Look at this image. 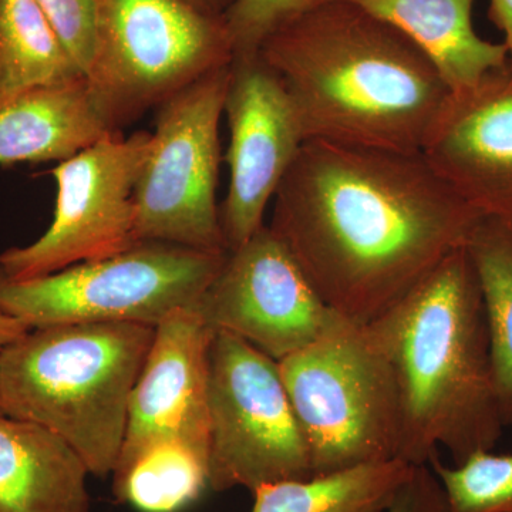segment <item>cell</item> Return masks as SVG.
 I'll return each instance as SVG.
<instances>
[{
	"mask_svg": "<svg viewBox=\"0 0 512 512\" xmlns=\"http://www.w3.org/2000/svg\"><path fill=\"white\" fill-rule=\"evenodd\" d=\"M402 32L437 67L451 93L471 89L510 66L504 43L473 26L474 0H349Z\"/></svg>",
	"mask_w": 512,
	"mask_h": 512,
	"instance_id": "obj_17",
	"label": "cell"
},
{
	"mask_svg": "<svg viewBox=\"0 0 512 512\" xmlns=\"http://www.w3.org/2000/svg\"><path fill=\"white\" fill-rule=\"evenodd\" d=\"M82 77L35 0H0V106L37 87Z\"/></svg>",
	"mask_w": 512,
	"mask_h": 512,
	"instance_id": "obj_19",
	"label": "cell"
},
{
	"mask_svg": "<svg viewBox=\"0 0 512 512\" xmlns=\"http://www.w3.org/2000/svg\"><path fill=\"white\" fill-rule=\"evenodd\" d=\"M195 8L202 10V12L210 13V15L222 16L235 0H187Z\"/></svg>",
	"mask_w": 512,
	"mask_h": 512,
	"instance_id": "obj_28",
	"label": "cell"
},
{
	"mask_svg": "<svg viewBox=\"0 0 512 512\" xmlns=\"http://www.w3.org/2000/svg\"><path fill=\"white\" fill-rule=\"evenodd\" d=\"M389 512H451L443 485L429 464L413 467Z\"/></svg>",
	"mask_w": 512,
	"mask_h": 512,
	"instance_id": "obj_25",
	"label": "cell"
},
{
	"mask_svg": "<svg viewBox=\"0 0 512 512\" xmlns=\"http://www.w3.org/2000/svg\"><path fill=\"white\" fill-rule=\"evenodd\" d=\"M29 329V326L23 323L22 320L0 309V356L10 343L25 335Z\"/></svg>",
	"mask_w": 512,
	"mask_h": 512,
	"instance_id": "obj_27",
	"label": "cell"
},
{
	"mask_svg": "<svg viewBox=\"0 0 512 512\" xmlns=\"http://www.w3.org/2000/svg\"><path fill=\"white\" fill-rule=\"evenodd\" d=\"M488 18L503 33V43L510 52L512 66V0H490Z\"/></svg>",
	"mask_w": 512,
	"mask_h": 512,
	"instance_id": "obj_26",
	"label": "cell"
},
{
	"mask_svg": "<svg viewBox=\"0 0 512 512\" xmlns=\"http://www.w3.org/2000/svg\"><path fill=\"white\" fill-rule=\"evenodd\" d=\"M229 64L157 107L150 154L134 190L137 242L227 252L217 188Z\"/></svg>",
	"mask_w": 512,
	"mask_h": 512,
	"instance_id": "obj_8",
	"label": "cell"
},
{
	"mask_svg": "<svg viewBox=\"0 0 512 512\" xmlns=\"http://www.w3.org/2000/svg\"><path fill=\"white\" fill-rule=\"evenodd\" d=\"M278 365L313 476L399 458L396 375L369 325L335 313L315 342Z\"/></svg>",
	"mask_w": 512,
	"mask_h": 512,
	"instance_id": "obj_5",
	"label": "cell"
},
{
	"mask_svg": "<svg viewBox=\"0 0 512 512\" xmlns=\"http://www.w3.org/2000/svg\"><path fill=\"white\" fill-rule=\"evenodd\" d=\"M109 133L86 77L37 87L0 106V165L62 163Z\"/></svg>",
	"mask_w": 512,
	"mask_h": 512,
	"instance_id": "obj_16",
	"label": "cell"
},
{
	"mask_svg": "<svg viewBox=\"0 0 512 512\" xmlns=\"http://www.w3.org/2000/svg\"><path fill=\"white\" fill-rule=\"evenodd\" d=\"M194 309L214 332L238 336L276 362L315 342L336 313L268 225L228 252Z\"/></svg>",
	"mask_w": 512,
	"mask_h": 512,
	"instance_id": "obj_11",
	"label": "cell"
},
{
	"mask_svg": "<svg viewBox=\"0 0 512 512\" xmlns=\"http://www.w3.org/2000/svg\"><path fill=\"white\" fill-rule=\"evenodd\" d=\"M326 0H235L222 15L235 55L258 52L275 30Z\"/></svg>",
	"mask_w": 512,
	"mask_h": 512,
	"instance_id": "obj_23",
	"label": "cell"
},
{
	"mask_svg": "<svg viewBox=\"0 0 512 512\" xmlns=\"http://www.w3.org/2000/svg\"><path fill=\"white\" fill-rule=\"evenodd\" d=\"M93 2L96 42L84 77L110 131H123L234 59L224 18L187 0Z\"/></svg>",
	"mask_w": 512,
	"mask_h": 512,
	"instance_id": "obj_6",
	"label": "cell"
},
{
	"mask_svg": "<svg viewBox=\"0 0 512 512\" xmlns=\"http://www.w3.org/2000/svg\"><path fill=\"white\" fill-rule=\"evenodd\" d=\"M369 326L396 375L400 460L424 466L444 447L458 466L493 450L505 424L467 245Z\"/></svg>",
	"mask_w": 512,
	"mask_h": 512,
	"instance_id": "obj_3",
	"label": "cell"
},
{
	"mask_svg": "<svg viewBox=\"0 0 512 512\" xmlns=\"http://www.w3.org/2000/svg\"><path fill=\"white\" fill-rule=\"evenodd\" d=\"M259 53L285 84L305 141L421 153L451 93L412 40L349 0L285 23Z\"/></svg>",
	"mask_w": 512,
	"mask_h": 512,
	"instance_id": "obj_2",
	"label": "cell"
},
{
	"mask_svg": "<svg viewBox=\"0 0 512 512\" xmlns=\"http://www.w3.org/2000/svg\"><path fill=\"white\" fill-rule=\"evenodd\" d=\"M224 114L229 185L220 221L225 248L231 252L264 227L266 208L305 137L285 84L259 50L235 55L229 64Z\"/></svg>",
	"mask_w": 512,
	"mask_h": 512,
	"instance_id": "obj_12",
	"label": "cell"
},
{
	"mask_svg": "<svg viewBox=\"0 0 512 512\" xmlns=\"http://www.w3.org/2000/svg\"><path fill=\"white\" fill-rule=\"evenodd\" d=\"M421 154L485 220L512 228V66L450 93Z\"/></svg>",
	"mask_w": 512,
	"mask_h": 512,
	"instance_id": "obj_14",
	"label": "cell"
},
{
	"mask_svg": "<svg viewBox=\"0 0 512 512\" xmlns=\"http://www.w3.org/2000/svg\"><path fill=\"white\" fill-rule=\"evenodd\" d=\"M111 476L119 503L140 512H180L210 488V461L184 444L164 441Z\"/></svg>",
	"mask_w": 512,
	"mask_h": 512,
	"instance_id": "obj_21",
	"label": "cell"
},
{
	"mask_svg": "<svg viewBox=\"0 0 512 512\" xmlns=\"http://www.w3.org/2000/svg\"><path fill=\"white\" fill-rule=\"evenodd\" d=\"M210 488L313 477L311 451L276 360L227 332L208 350Z\"/></svg>",
	"mask_w": 512,
	"mask_h": 512,
	"instance_id": "obj_9",
	"label": "cell"
},
{
	"mask_svg": "<svg viewBox=\"0 0 512 512\" xmlns=\"http://www.w3.org/2000/svg\"><path fill=\"white\" fill-rule=\"evenodd\" d=\"M153 136L106 134L52 170L56 208L49 229L28 247L0 254V275L28 281L82 262L99 261L137 245L134 190Z\"/></svg>",
	"mask_w": 512,
	"mask_h": 512,
	"instance_id": "obj_10",
	"label": "cell"
},
{
	"mask_svg": "<svg viewBox=\"0 0 512 512\" xmlns=\"http://www.w3.org/2000/svg\"><path fill=\"white\" fill-rule=\"evenodd\" d=\"M481 220L421 153L311 140L268 227L333 312L369 325L466 247Z\"/></svg>",
	"mask_w": 512,
	"mask_h": 512,
	"instance_id": "obj_1",
	"label": "cell"
},
{
	"mask_svg": "<svg viewBox=\"0 0 512 512\" xmlns=\"http://www.w3.org/2000/svg\"><path fill=\"white\" fill-rule=\"evenodd\" d=\"M86 76L93 60L96 26L93 0H35Z\"/></svg>",
	"mask_w": 512,
	"mask_h": 512,
	"instance_id": "obj_24",
	"label": "cell"
},
{
	"mask_svg": "<svg viewBox=\"0 0 512 512\" xmlns=\"http://www.w3.org/2000/svg\"><path fill=\"white\" fill-rule=\"evenodd\" d=\"M467 251L483 296L495 390L507 427L512 424V228L483 218Z\"/></svg>",
	"mask_w": 512,
	"mask_h": 512,
	"instance_id": "obj_20",
	"label": "cell"
},
{
	"mask_svg": "<svg viewBox=\"0 0 512 512\" xmlns=\"http://www.w3.org/2000/svg\"><path fill=\"white\" fill-rule=\"evenodd\" d=\"M429 466L443 485L451 512H512V454L481 451L448 467L437 453Z\"/></svg>",
	"mask_w": 512,
	"mask_h": 512,
	"instance_id": "obj_22",
	"label": "cell"
},
{
	"mask_svg": "<svg viewBox=\"0 0 512 512\" xmlns=\"http://www.w3.org/2000/svg\"><path fill=\"white\" fill-rule=\"evenodd\" d=\"M393 458L305 478L261 485L251 512H389L413 471Z\"/></svg>",
	"mask_w": 512,
	"mask_h": 512,
	"instance_id": "obj_18",
	"label": "cell"
},
{
	"mask_svg": "<svg viewBox=\"0 0 512 512\" xmlns=\"http://www.w3.org/2000/svg\"><path fill=\"white\" fill-rule=\"evenodd\" d=\"M89 476L55 433L0 413V512H93Z\"/></svg>",
	"mask_w": 512,
	"mask_h": 512,
	"instance_id": "obj_15",
	"label": "cell"
},
{
	"mask_svg": "<svg viewBox=\"0 0 512 512\" xmlns=\"http://www.w3.org/2000/svg\"><path fill=\"white\" fill-rule=\"evenodd\" d=\"M214 333L194 308L178 309L158 323L131 393L114 471L164 441L184 444L210 461L208 350Z\"/></svg>",
	"mask_w": 512,
	"mask_h": 512,
	"instance_id": "obj_13",
	"label": "cell"
},
{
	"mask_svg": "<svg viewBox=\"0 0 512 512\" xmlns=\"http://www.w3.org/2000/svg\"><path fill=\"white\" fill-rule=\"evenodd\" d=\"M154 335L119 322L29 329L0 356V413L45 427L92 476H111Z\"/></svg>",
	"mask_w": 512,
	"mask_h": 512,
	"instance_id": "obj_4",
	"label": "cell"
},
{
	"mask_svg": "<svg viewBox=\"0 0 512 512\" xmlns=\"http://www.w3.org/2000/svg\"><path fill=\"white\" fill-rule=\"evenodd\" d=\"M227 254L138 242L28 281L0 275V309L30 329L107 322L156 328L170 313L197 306Z\"/></svg>",
	"mask_w": 512,
	"mask_h": 512,
	"instance_id": "obj_7",
	"label": "cell"
}]
</instances>
